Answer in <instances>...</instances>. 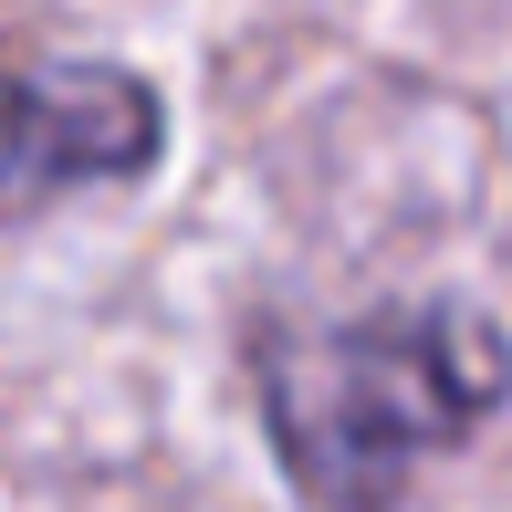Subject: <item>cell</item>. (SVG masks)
Here are the masks:
<instances>
[{
    "instance_id": "cell-1",
    "label": "cell",
    "mask_w": 512,
    "mask_h": 512,
    "mask_svg": "<svg viewBox=\"0 0 512 512\" xmlns=\"http://www.w3.org/2000/svg\"><path fill=\"white\" fill-rule=\"evenodd\" d=\"M512 398V345L471 304H377L262 335L272 460L314 512H398L450 439Z\"/></svg>"
},
{
    "instance_id": "cell-2",
    "label": "cell",
    "mask_w": 512,
    "mask_h": 512,
    "mask_svg": "<svg viewBox=\"0 0 512 512\" xmlns=\"http://www.w3.org/2000/svg\"><path fill=\"white\" fill-rule=\"evenodd\" d=\"M168 147V115L126 63H0V230L32 209L136 178Z\"/></svg>"
}]
</instances>
